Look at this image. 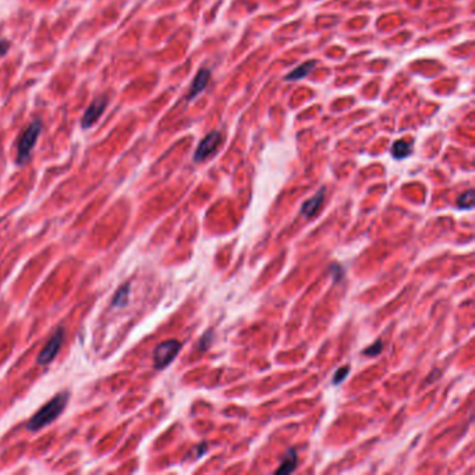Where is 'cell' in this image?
Segmentation results:
<instances>
[{
  "label": "cell",
  "instance_id": "1",
  "mask_svg": "<svg viewBox=\"0 0 475 475\" xmlns=\"http://www.w3.org/2000/svg\"><path fill=\"white\" fill-rule=\"evenodd\" d=\"M68 393L61 392L56 394L52 400H49L46 404L39 408V411L35 415L31 417V420L27 423L25 428L31 432H38L42 428H45L57 418L60 417L61 413L64 411V408L67 406Z\"/></svg>",
  "mask_w": 475,
  "mask_h": 475
},
{
  "label": "cell",
  "instance_id": "2",
  "mask_svg": "<svg viewBox=\"0 0 475 475\" xmlns=\"http://www.w3.org/2000/svg\"><path fill=\"white\" fill-rule=\"evenodd\" d=\"M41 131H42L41 120H34L20 136V140L17 142V163L18 165H24L30 159L31 153L34 151V146L41 136Z\"/></svg>",
  "mask_w": 475,
  "mask_h": 475
},
{
  "label": "cell",
  "instance_id": "3",
  "mask_svg": "<svg viewBox=\"0 0 475 475\" xmlns=\"http://www.w3.org/2000/svg\"><path fill=\"white\" fill-rule=\"evenodd\" d=\"M181 344L177 340H167L160 343L153 353V364L158 370H163L170 365V362L176 358L177 353L180 351Z\"/></svg>",
  "mask_w": 475,
  "mask_h": 475
},
{
  "label": "cell",
  "instance_id": "4",
  "mask_svg": "<svg viewBox=\"0 0 475 475\" xmlns=\"http://www.w3.org/2000/svg\"><path fill=\"white\" fill-rule=\"evenodd\" d=\"M64 336L66 332L63 328H59L52 337L49 339V341L46 343V346L42 348L41 354L38 355V364L39 365H48L56 358L57 353L60 351L61 346H63V341H64Z\"/></svg>",
  "mask_w": 475,
  "mask_h": 475
},
{
  "label": "cell",
  "instance_id": "5",
  "mask_svg": "<svg viewBox=\"0 0 475 475\" xmlns=\"http://www.w3.org/2000/svg\"><path fill=\"white\" fill-rule=\"evenodd\" d=\"M220 140H222V136H220L219 131H216V130L211 131L198 145L195 153H194V160L195 162H204L205 159H208L211 155H213L218 149Z\"/></svg>",
  "mask_w": 475,
  "mask_h": 475
},
{
  "label": "cell",
  "instance_id": "6",
  "mask_svg": "<svg viewBox=\"0 0 475 475\" xmlns=\"http://www.w3.org/2000/svg\"><path fill=\"white\" fill-rule=\"evenodd\" d=\"M107 102H109V100H107L106 96H98L96 99H94V102L87 107L83 119H81L83 129H90V127H92V126L100 119V116L103 114L106 107H107Z\"/></svg>",
  "mask_w": 475,
  "mask_h": 475
},
{
  "label": "cell",
  "instance_id": "7",
  "mask_svg": "<svg viewBox=\"0 0 475 475\" xmlns=\"http://www.w3.org/2000/svg\"><path fill=\"white\" fill-rule=\"evenodd\" d=\"M209 78H211V71H209L208 68H202V70H199V71H198V74L195 76V78H194V81H192L191 88H190L187 99L191 100V99L195 98L196 95H199V94L206 88V85H208V83H209Z\"/></svg>",
  "mask_w": 475,
  "mask_h": 475
},
{
  "label": "cell",
  "instance_id": "8",
  "mask_svg": "<svg viewBox=\"0 0 475 475\" xmlns=\"http://www.w3.org/2000/svg\"><path fill=\"white\" fill-rule=\"evenodd\" d=\"M324 199H325V189H322L321 191H318L315 195L312 196L311 199L308 201H305L304 205L301 206V213L305 216V218H312V216H315L318 213V211L321 209V206L324 204Z\"/></svg>",
  "mask_w": 475,
  "mask_h": 475
},
{
  "label": "cell",
  "instance_id": "9",
  "mask_svg": "<svg viewBox=\"0 0 475 475\" xmlns=\"http://www.w3.org/2000/svg\"><path fill=\"white\" fill-rule=\"evenodd\" d=\"M315 64H317V61L315 60H309V61H305V63H302V64H300L298 67L294 68L290 74H287L286 80H288V81H297V80H302V78H305V77L308 76L309 73L312 71V68L315 67Z\"/></svg>",
  "mask_w": 475,
  "mask_h": 475
},
{
  "label": "cell",
  "instance_id": "10",
  "mask_svg": "<svg viewBox=\"0 0 475 475\" xmlns=\"http://www.w3.org/2000/svg\"><path fill=\"white\" fill-rule=\"evenodd\" d=\"M295 467H297V453L293 449H290L286 453L280 467L276 470V474H290L294 471Z\"/></svg>",
  "mask_w": 475,
  "mask_h": 475
},
{
  "label": "cell",
  "instance_id": "11",
  "mask_svg": "<svg viewBox=\"0 0 475 475\" xmlns=\"http://www.w3.org/2000/svg\"><path fill=\"white\" fill-rule=\"evenodd\" d=\"M411 153V145L406 140H399L393 143L392 155L396 159H404Z\"/></svg>",
  "mask_w": 475,
  "mask_h": 475
},
{
  "label": "cell",
  "instance_id": "12",
  "mask_svg": "<svg viewBox=\"0 0 475 475\" xmlns=\"http://www.w3.org/2000/svg\"><path fill=\"white\" fill-rule=\"evenodd\" d=\"M129 297H130V286L129 285H123V286L117 290V293L114 295L113 301H112V305H113L114 308H121V307H124L127 301H129Z\"/></svg>",
  "mask_w": 475,
  "mask_h": 475
},
{
  "label": "cell",
  "instance_id": "13",
  "mask_svg": "<svg viewBox=\"0 0 475 475\" xmlns=\"http://www.w3.org/2000/svg\"><path fill=\"white\" fill-rule=\"evenodd\" d=\"M457 205L460 206L461 209H471V208L474 206V191H473V190H468L467 192H464V194L459 198Z\"/></svg>",
  "mask_w": 475,
  "mask_h": 475
},
{
  "label": "cell",
  "instance_id": "14",
  "mask_svg": "<svg viewBox=\"0 0 475 475\" xmlns=\"http://www.w3.org/2000/svg\"><path fill=\"white\" fill-rule=\"evenodd\" d=\"M382 347H383V344H382L380 341H377L375 344H372V346L368 347L367 350H364V354L370 355V357L378 355L380 351H382Z\"/></svg>",
  "mask_w": 475,
  "mask_h": 475
},
{
  "label": "cell",
  "instance_id": "15",
  "mask_svg": "<svg viewBox=\"0 0 475 475\" xmlns=\"http://www.w3.org/2000/svg\"><path fill=\"white\" fill-rule=\"evenodd\" d=\"M348 374V367H343V368H340L337 372H336V375H334V379H333V383L336 385V383H340L341 380H344V378Z\"/></svg>",
  "mask_w": 475,
  "mask_h": 475
},
{
  "label": "cell",
  "instance_id": "16",
  "mask_svg": "<svg viewBox=\"0 0 475 475\" xmlns=\"http://www.w3.org/2000/svg\"><path fill=\"white\" fill-rule=\"evenodd\" d=\"M212 336H213V334H212V332L205 333V336L202 337V339H201V346H199V348H201V350H205V348H208V347L211 346Z\"/></svg>",
  "mask_w": 475,
  "mask_h": 475
},
{
  "label": "cell",
  "instance_id": "17",
  "mask_svg": "<svg viewBox=\"0 0 475 475\" xmlns=\"http://www.w3.org/2000/svg\"><path fill=\"white\" fill-rule=\"evenodd\" d=\"M8 49H10V42L3 39V41L0 42V56H4V54L8 52Z\"/></svg>",
  "mask_w": 475,
  "mask_h": 475
}]
</instances>
